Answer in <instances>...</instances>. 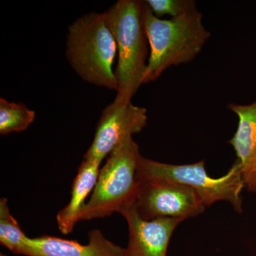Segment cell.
Here are the masks:
<instances>
[{
    "label": "cell",
    "mask_w": 256,
    "mask_h": 256,
    "mask_svg": "<svg viewBox=\"0 0 256 256\" xmlns=\"http://www.w3.org/2000/svg\"><path fill=\"white\" fill-rule=\"evenodd\" d=\"M143 16L150 47L143 84L154 82L172 66L191 62L210 37L198 11L169 20H160L144 1Z\"/></svg>",
    "instance_id": "1"
},
{
    "label": "cell",
    "mask_w": 256,
    "mask_h": 256,
    "mask_svg": "<svg viewBox=\"0 0 256 256\" xmlns=\"http://www.w3.org/2000/svg\"><path fill=\"white\" fill-rule=\"evenodd\" d=\"M144 1L119 0L104 13L117 45L118 82L114 101L129 104L143 84L148 40L144 28Z\"/></svg>",
    "instance_id": "2"
},
{
    "label": "cell",
    "mask_w": 256,
    "mask_h": 256,
    "mask_svg": "<svg viewBox=\"0 0 256 256\" xmlns=\"http://www.w3.org/2000/svg\"><path fill=\"white\" fill-rule=\"evenodd\" d=\"M66 54L69 63L84 80L117 92L112 65L117 45L104 13L82 16L69 26Z\"/></svg>",
    "instance_id": "3"
},
{
    "label": "cell",
    "mask_w": 256,
    "mask_h": 256,
    "mask_svg": "<svg viewBox=\"0 0 256 256\" xmlns=\"http://www.w3.org/2000/svg\"><path fill=\"white\" fill-rule=\"evenodd\" d=\"M141 156L139 146L132 137L111 152L100 170L80 220L104 218L114 212L120 214L134 204L140 186L138 168Z\"/></svg>",
    "instance_id": "4"
},
{
    "label": "cell",
    "mask_w": 256,
    "mask_h": 256,
    "mask_svg": "<svg viewBox=\"0 0 256 256\" xmlns=\"http://www.w3.org/2000/svg\"><path fill=\"white\" fill-rule=\"evenodd\" d=\"M138 178L139 181L163 180L180 184L192 188L206 206L216 202L226 201L232 204L237 212H242L240 192L246 186L237 161L226 174L220 178H212L207 174L204 161L192 164H170L141 156Z\"/></svg>",
    "instance_id": "5"
},
{
    "label": "cell",
    "mask_w": 256,
    "mask_h": 256,
    "mask_svg": "<svg viewBox=\"0 0 256 256\" xmlns=\"http://www.w3.org/2000/svg\"><path fill=\"white\" fill-rule=\"evenodd\" d=\"M134 205L146 220L173 218L184 220L203 213L206 207L192 188L163 180L140 181Z\"/></svg>",
    "instance_id": "6"
},
{
    "label": "cell",
    "mask_w": 256,
    "mask_h": 256,
    "mask_svg": "<svg viewBox=\"0 0 256 256\" xmlns=\"http://www.w3.org/2000/svg\"><path fill=\"white\" fill-rule=\"evenodd\" d=\"M146 114L144 108L114 100L102 111L95 137L84 158L102 162L119 144L146 127Z\"/></svg>",
    "instance_id": "7"
},
{
    "label": "cell",
    "mask_w": 256,
    "mask_h": 256,
    "mask_svg": "<svg viewBox=\"0 0 256 256\" xmlns=\"http://www.w3.org/2000/svg\"><path fill=\"white\" fill-rule=\"evenodd\" d=\"M120 214L128 226L127 256H166L172 235L182 222L173 218L144 220L134 204Z\"/></svg>",
    "instance_id": "8"
},
{
    "label": "cell",
    "mask_w": 256,
    "mask_h": 256,
    "mask_svg": "<svg viewBox=\"0 0 256 256\" xmlns=\"http://www.w3.org/2000/svg\"><path fill=\"white\" fill-rule=\"evenodd\" d=\"M26 256H127V252L106 238L100 230H92L86 245L48 236L30 238Z\"/></svg>",
    "instance_id": "9"
},
{
    "label": "cell",
    "mask_w": 256,
    "mask_h": 256,
    "mask_svg": "<svg viewBox=\"0 0 256 256\" xmlns=\"http://www.w3.org/2000/svg\"><path fill=\"white\" fill-rule=\"evenodd\" d=\"M238 117V126L229 140L240 164L242 180L248 192H256V101L249 105L228 106Z\"/></svg>",
    "instance_id": "10"
},
{
    "label": "cell",
    "mask_w": 256,
    "mask_h": 256,
    "mask_svg": "<svg viewBox=\"0 0 256 256\" xmlns=\"http://www.w3.org/2000/svg\"><path fill=\"white\" fill-rule=\"evenodd\" d=\"M101 162L97 160L84 158L79 166L72 185L70 201L56 216L58 229L62 234L72 233L76 224L80 222V215L87 203L86 200L97 183Z\"/></svg>",
    "instance_id": "11"
},
{
    "label": "cell",
    "mask_w": 256,
    "mask_h": 256,
    "mask_svg": "<svg viewBox=\"0 0 256 256\" xmlns=\"http://www.w3.org/2000/svg\"><path fill=\"white\" fill-rule=\"evenodd\" d=\"M28 237L10 213L6 198L0 200V242L12 252L28 256Z\"/></svg>",
    "instance_id": "12"
},
{
    "label": "cell",
    "mask_w": 256,
    "mask_h": 256,
    "mask_svg": "<svg viewBox=\"0 0 256 256\" xmlns=\"http://www.w3.org/2000/svg\"><path fill=\"white\" fill-rule=\"evenodd\" d=\"M34 119V111L28 109L22 102L16 104L0 98V134L25 130Z\"/></svg>",
    "instance_id": "13"
},
{
    "label": "cell",
    "mask_w": 256,
    "mask_h": 256,
    "mask_svg": "<svg viewBox=\"0 0 256 256\" xmlns=\"http://www.w3.org/2000/svg\"><path fill=\"white\" fill-rule=\"evenodd\" d=\"M146 2L156 18L168 14L178 18L198 11L194 0H146Z\"/></svg>",
    "instance_id": "14"
},
{
    "label": "cell",
    "mask_w": 256,
    "mask_h": 256,
    "mask_svg": "<svg viewBox=\"0 0 256 256\" xmlns=\"http://www.w3.org/2000/svg\"><path fill=\"white\" fill-rule=\"evenodd\" d=\"M0 256H6L4 255V254H0Z\"/></svg>",
    "instance_id": "15"
}]
</instances>
